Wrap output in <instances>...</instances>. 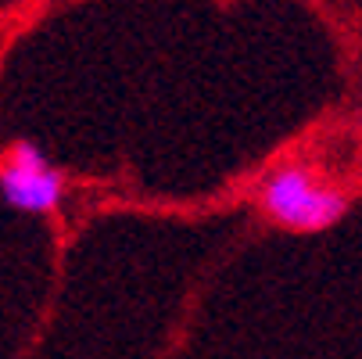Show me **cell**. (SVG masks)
I'll list each match as a JSON object with an SVG mask.
<instances>
[{
    "instance_id": "1",
    "label": "cell",
    "mask_w": 362,
    "mask_h": 359,
    "mask_svg": "<svg viewBox=\"0 0 362 359\" xmlns=\"http://www.w3.org/2000/svg\"><path fill=\"white\" fill-rule=\"evenodd\" d=\"M255 205L273 227L291 234H323L351 212V194L313 162H276L255 183Z\"/></svg>"
},
{
    "instance_id": "2",
    "label": "cell",
    "mask_w": 362,
    "mask_h": 359,
    "mask_svg": "<svg viewBox=\"0 0 362 359\" xmlns=\"http://www.w3.org/2000/svg\"><path fill=\"white\" fill-rule=\"evenodd\" d=\"M69 194L65 173L33 140H15L0 151V198L15 212L54 216Z\"/></svg>"
}]
</instances>
